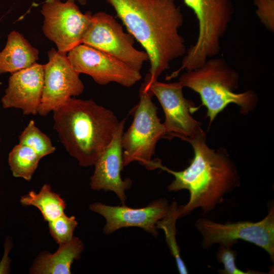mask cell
<instances>
[{
  "instance_id": "obj_9",
  "label": "cell",
  "mask_w": 274,
  "mask_h": 274,
  "mask_svg": "<svg viewBox=\"0 0 274 274\" xmlns=\"http://www.w3.org/2000/svg\"><path fill=\"white\" fill-rule=\"evenodd\" d=\"M134 40L112 15L98 12L92 15L91 22L82 44L104 52L141 71L148 56L145 51L134 47Z\"/></svg>"
},
{
  "instance_id": "obj_12",
  "label": "cell",
  "mask_w": 274,
  "mask_h": 274,
  "mask_svg": "<svg viewBox=\"0 0 274 274\" xmlns=\"http://www.w3.org/2000/svg\"><path fill=\"white\" fill-rule=\"evenodd\" d=\"M48 56L49 61L44 65L43 88L38 112L42 116L60 108L84 90L80 74L73 68L66 54L52 48L48 52Z\"/></svg>"
},
{
  "instance_id": "obj_7",
  "label": "cell",
  "mask_w": 274,
  "mask_h": 274,
  "mask_svg": "<svg viewBox=\"0 0 274 274\" xmlns=\"http://www.w3.org/2000/svg\"><path fill=\"white\" fill-rule=\"evenodd\" d=\"M268 213L258 222L249 221L220 223L203 218L195 226L202 236L201 246L208 249L214 244L232 247L238 241L252 243L265 250L274 261V203H268Z\"/></svg>"
},
{
  "instance_id": "obj_14",
  "label": "cell",
  "mask_w": 274,
  "mask_h": 274,
  "mask_svg": "<svg viewBox=\"0 0 274 274\" xmlns=\"http://www.w3.org/2000/svg\"><path fill=\"white\" fill-rule=\"evenodd\" d=\"M125 122V119L120 121L112 140L96 160L90 182L91 188L94 190L115 192L123 205L126 200L125 191L130 188L132 184L130 179L123 180L121 176L124 167L122 136Z\"/></svg>"
},
{
  "instance_id": "obj_11",
  "label": "cell",
  "mask_w": 274,
  "mask_h": 274,
  "mask_svg": "<svg viewBox=\"0 0 274 274\" xmlns=\"http://www.w3.org/2000/svg\"><path fill=\"white\" fill-rule=\"evenodd\" d=\"M73 68L90 76L98 84L115 82L129 88L142 79L140 71L104 52L81 44L67 53Z\"/></svg>"
},
{
  "instance_id": "obj_3",
  "label": "cell",
  "mask_w": 274,
  "mask_h": 274,
  "mask_svg": "<svg viewBox=\"0 0 274 274\" xmlns=\"http://www.w3.org/2000/svg\"><path fill=\"white\" fill-rule=\"evenodd\" d=\"M53 112L61 143L83 167L94 165L120 123L112 111L92 99L72 97Z\"/></svg>"
},
{
  "instance_id": "obj_16",
  "label": "cell",
  "mask_w": 274,
  "mask_h": 274,
  "mask_svg": "<svg viewBox=\"0 0 274 274\" xmlns=\"http://www.w3.org/2000/svg\"><path fill=\"white\" fill-rule=\"evenodd\" d=\"M84 249V244L78 237H73L68 242L59 245L53 254L44 253L35 260L30 268L35 274H70L75 260H79Z\"/></svg>"
},
{
  "instance_id": "obj_19",
  "label": "cell",
  "mask_w": 274,
  "mask_h": 274,
  "mask_svg": "<svg viewBox=\"0 0 274 274\" xmlns=\"http://www.w3.org/2000/svg\"><path fill=\"white\" fill-rule=\"evenodd\" d=\"M42 159L30 147L18 143L11 150L8 156V163L12 175L30 181Z\"/></svg>"
},
{
  "instance_id": "obj_15",
  "label": "cell",
  "mask_w": 274,
  "mask_h": 274,
  "mask_svg": "<svg viewBox=\"0 0 274 274\" xmlns=\"http://www.w3.org/2000/svg\"><path fill=\"white\" fill-rule=\"evenodd\" d=\"M44 65L36 62L11 74L1 99L4 108L20 109L26 115L38 114L43 88Z\"/></svg>"
},
{
  "instance_id": "obj_25",
  "label": "cell",
  "mask_w": 274,
  "mask_h": 274,
  "mask_svg": "<svg viewBox=\"0 0 274 274\" xmlns=\"http://www.w3.org/2000/svg\"><path fill=\"white\" fill-rule=\"evenodd\" d=\"M11 249V243L9 239L6 241L4 257L0 262V273H7L9 271V262L8 253Z\"/></svg>"
},
{
  "instance_id": "obj_8",
  "label": "cell",
  "mask_w": 274,
  "mask_h": 274,
  "mask_svg": "<svg viewBox=\"0 0 274 274\" xmlns=\"http://www.w3.org/2000/svg\"><path fill=\"white\" fill-rule=\"evenodd\" d=\"M41 13L44 16L43 32L60 53L66 54L82 44L91 22L92 13H83L75 2L46 0Z\"/></svg>"
},
{
  "instance_id": "obj_13",
  "label": "cell",
  "mask_w": 274,
  "mask_h": 274,
  "mask_svg": "<svg viewBox=\"0 0 274 274\" xmlns=\"http://www.w3.org/2000/svg\"><path fill=\"white\" fill-rule=\"evenodd\" d=\"M169 207L167 199L161 198L139 209L131 208L125 204L111 206L99 202L91 204L89 209L106 219L104 232L106 234L123 227H138L157 236L156 223L166 215Z\"/></svg>"
},
{
  "instance_id": "obj_5",
  "label": "cell",
  "mask_w": 274,
  "mask_h": 274,
  "mask_svg": "<svg viewBox=\"0 0 274 274\" xmlns=\"http://www.w3.org/2000/svg\"><path fill=\"white\" fill-rule=\"evenodd\" d=\"M194 12L198 21V33L195 44L187 49L180 67L169 78L182 70L190 71L202 65L206 60L220 53L221 40L232 19L234 8L231 0H183Z\"/></svg>"
},
{
  "instance_id": "obj_17",
  "label": "cell",
  "mask_w": 274,
  "mask_h": 274,
  "mask_svg": "<svg viewBox=\"0 0 274 274\" xmlns=\"http://www.w3.org/2000/svg\"><path fill=\"white\" fill-rule=\"evenodd\" d=\"M39 59V51L23 36L12 31L7 37L6 45L0 52V75L13 74L27 68Z\"/></svg>"
},
{
  "instance_id": "obj_22",
  "label": "cell",
  "mask_w": 274,
  "mask_h": 274,
  "mask_svg": "<svg viewBox=\"0 0 274 274\" xmlns=\"http://www.w3.org/2000/svg\"><path fill=\"white\" fill-rule=\"evenodd\" d=\"M48 222L50 233L59 245L69 242L73 237L78 225L75 216L68 217L65 214Z\"/></svg>"
},
{
  "instance_id": "obj_21",
  "label": "cell",
  "mask_w": 274,
  "mask_h": 274,
  "mask_svg": "<svg viewBox=\"0 0 274 274\" xmlns=\"http://www.w3.org/2000/svg\"><path fill=\"white\" fill-rule=\"evenodd\" d=\"M19 143L30 147L42 158L56 150L50 139L36 126L33 120L29 121L19 135Z\"/></svg>"
},
{
  "instance_id": "obj_27",
  "label": "cell",
  "mask_w": 274,
  "mask_h": 274,
  "mask_svg": "<svg viewBox=\"0 0 274 274\" xmlns=\"http://www.w3.org/2000/svg\"><path fill=\"white\" fill-rule=\"evenodd\" d=\"M0 142H1V136H0Z\"/></svg>"
},
{
  "instance_id": "obj_6",
  "label": "cell",
  "mask_w": 274,
  "mask_h": 274,
  "mask_svg": "<svg viewBox=\"0 0 274 274\" xmlns=\"http://www.w3.org/2000/svg\"><path fill=\"white\" fill-rule=\"evenodd\" d=\"M153 96L145 82L139 90L140 100L130 114L132 122L122 136L123 165L137 161L147 169H153L155 147L158 141L166 138L165 130L157 115Z\"/></svg>"
},
{
  "instance_id": "obj_2",
  "label": "cell",
  "mask_w": 274,
  "mask_h": 274,
  "mask_svg": "<svg viewBox=\"0 0 274 274\" xmlns=\"http://www.w3.org/2000/svg\"><path fill=\"white\" fill-rule=\"evenodd\" d=\"M206 140V133L202 130L189 140L194 156L183 170H173L163 165L161 160L155 164V169L160 168L174 176L175 179L167 186L169 191L187 189L189 192L188 202L178 206L179 218L198 208L206 213L213 210L223 201L226 193L241 184L236 166L227 151L211 149Z\"/></svg>"
},
{
  "instance_id": "obj_28",
  "label": "cell",
  "mask_w": 274,
  "mask_h": 274,
  "mask_svg": "<svg viewBox=\"0 0 274 274\" xmlns=\"http://www.w3.org/2000/svg\"><path fill=\"white\" fill-rule=\"evenodd\" d=\"M1 20V18H0V20Z\"/></svg>"
},
{
  "instance_id": "obj_18",
  "label": "cell",
  "mask_w": 274,
  "mask_h": 274,
  "mask_svg": "<svg viewBox=\"0 0 274 274\" xmlns=\"http://www.w3.org/2000/svg\"><path fill=\"white\" fill-rule=\"evenodd\" d=\"M20 202L23 206H32L41 212L45 221L54 220L64 214L66 203L59 194L53 192L48 184L43 185L38 193L29 191L21 196Z\"/></svg>"
},
{
  "instance_id": "obj_23",
  "label": "cell",
  "mask_w": 274,
  "mask_h": 274,
  "mask_svg": "<svg viewBox=\"0 0 274 274\" xmlns=\"http://www.w3.org/2000/svg\"><path fill=\"white\" fill-rule=\"evenodd\" d=\"M216 257L219 262L224 266L223 269H219L220 274H264L263 272L248 269L245 271L236 266L235 261L237 256L236 251L231 249L229 246L220 245Z\"/></svg>"
},
{
  "instance_id": "obj_26",
  "label": "cell",
  "mask_w": 274,
  "mask_h": 274,
  "mask_svg": "<svg viewBox=\"0 0 274 274\" xmlns=\"http://www.w3.org/2000/svg\"><path fill=\"white\" fill-rule=\"evenodd\" d=\"M72 2H75L76 0H67ZM80 4L82 5H85L87 3V0H76Z\"/></svg>"
},
{
  "instance_id": "obj_4",
  "label": "cell",
  "mask_w": 274,
  "mask_h": 274,
  "mask_svg": "<svg viewBox=\"0 0 274 274\" xmlns=\"http://www.w3.org/2000/svg\"><path fill=\"white\" fill-rule=\"evenodd\" d=\"M239 75L221 57H212L205 63L179 78L184 87L189 88L200 95L202 105L207 109L210 124L217 115L230 104L239 107L243 115L248 114L256 107L258 98L252 90L236 93Z\"/></svg>"
},
{
  "instance_id": "obj_10",
  "label": "cell",
  "mask_w": 274,
  "mask_h": 274,
  "mask_svg": "<svg viewBox=\"0 0 274 274\" xmlns=\"http://www.w3.org/2000/svg\"><path fill=\"white\" fill-rule=\"evenodd\" d=\"M144 82L163 110V124L167 138L177 137L188 142L202 130L201 123L192 116L198 107L184 97V86L179 81L166 83L157 80L149 83L145 80Z\"/></svg>"
},
{
  "instance_id": "obj_24",
  "label": "cell",
  "mask_w": 274,
  "mask_h": 274,
  "mask_svg": "<svg viewBox=\"0 0 274 274\" xmlns=\"http://www.w3.org/2000/svg\"><path fill=\"white\" fill-rule=\"evenodd\" d=\"M256 14L266 29L274 32V0H254Z\"/></svg>"
},
{
  "instance_id": "obj_1",
  "label": "cell",
  "mask_w": 274,
  "mask_h": 274,
  "mask_svg": "<svg viewBox=\"0 0 274 274\" xmlns=\"http://www.w3.org/2000/svg\"><path fill=\"white\" fill-rule=\"evenodd\" d=\"M131 35L143 47L150 63L145 80L149 83L185 55L184 38L179 32L184 23L175 0H106Z\"/></svg>"
},
{
  "instance_id": "obj_20",
  "label": "cell",
  "mask_w": 274,
  "mask_h": 274,
  "mask_svg": "<svg viewBox=\"0 0 274 274\" xmlns=\"http://www.w3.org/2000/svg\"><path fill=\"white\" fill-rule=\"evenodd\" d=\"M177 202L174 201L170 205L169 210L166 215L156 223L157 229L164 231L166 242L169 247L170 252L174 257L178 271L181 274H187V268L180 255V248L176 241V222L179 216Z\"/></svg>"
}]
</instances>
